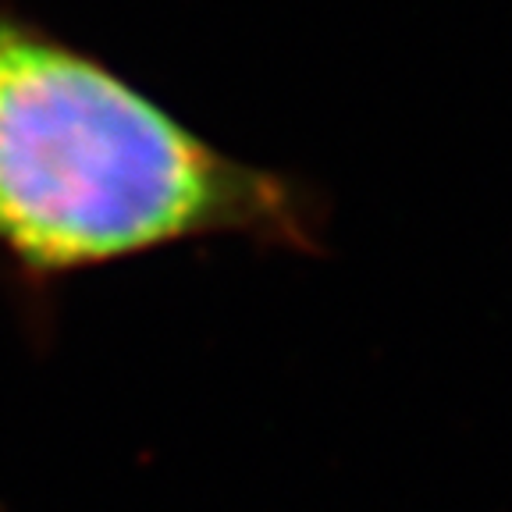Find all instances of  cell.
Returning a JSON list of instances; mask_svg holds the SVG:
<instances>
[{
  "label": "cell",
  "instance_id": "obj_1",
  "mask_svg": "<svg viewBox=\"0 0 512 512\" xmlns=\"http://www.w3.org/2000/svg\"><path fill=\"white\" fill-rule=\"evenodd\" d=\"M324 203L217 150L96 57L0 11V253L32 281L242 239L313 253Z\"/></svg>",
  "mask_w": 512,
  "mask_h": 512
}]
</instances>
